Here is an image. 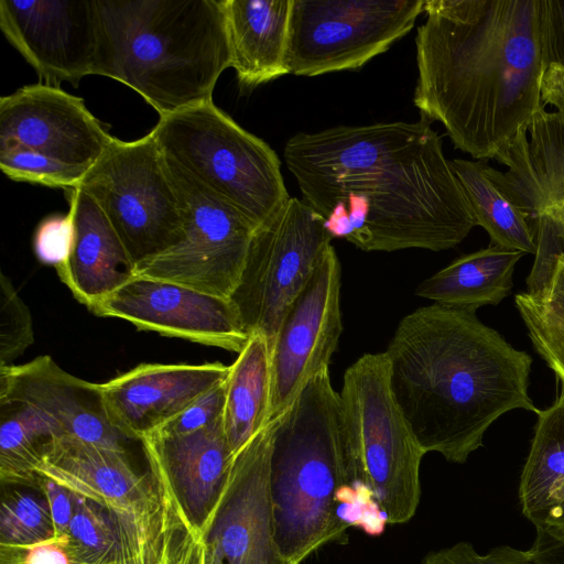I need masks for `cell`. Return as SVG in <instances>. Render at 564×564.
<instances>
[{"label":"cell","instance_id":"22","mask_svg":"<svg viewBox=\"0 0 564 564\" xmlns=\"http://www.w3.org/2000/svg\"><path fill=\"white\" fill-rule=\"evenodd\" d=\"M67 193L75 238L58 276L90 311L134 276L135 264L94 199L83 189Z\"/></svg>","mask_w":564,"mask_h":564},{"label":"cell","instance_id":"32","mask_svg":"<svg viewBox=\"0 0 564 564\" xmlns=\"http://www.w3.org/2000/svg\"><path fill=\"white\" fill-rule=\"evenodd\" d=\"M0 169L11 180L63 188H78L88 170L26 149L0 150Z\"/></svg>","mask_w":564,"mask_h":564},{"label":"cell","instance_id":"5","mask_svg":"<svg viewBox=\"0 0 564 564\" xmlns=\"http://www.w3.org/2000/svg\"><path fill=\"white\" fill-rule=\"evenodd\" d=\"M274 538L281 554L301 564L348 528L340 503L369 498L356 492L346 460L340 395L324 370L275 417L270 458Z\"/></svg>","mask_w":564,"mask_h":564},{"label":"cell","instance_id":"18","mask_svg":"<svg viewBox=\"0 0 564 564\" xmlns=\"http://www.w3.org/2000/svg\"><path fill=\"white\" fill-rule=\"evenodd\" d=\"M140 444L149 470L167 491L184 524L202 541L234 458L223 419L189 433L154 432Z\"/></svg>","mask_w":564,"mask_h":564},{"label":"cell","instance_id":"11","mask_svg":"<svg viewBox=\"0 0 564 564\" xmlns=\"http://www.w3.org/2000/svg\"><path fill=\"white\" fill-rule=\"evenodd\" d=\"M425 0H292L290 74L358 69L406 35Z\"/></svg>","mask_w":564,"mask_h":564},{"label":"cell","instance_id":"19","mask_svg":"<svg viewBox=\"0 0 564 564\" xmlns=\"http://www.w3.org/2000/svg\"><path fill=\"white\" fill-rule=\"evenodd\" d=\"M229 368L221 362L141 364L99 387L112 425L140 443L224 382Z\"/></svg>","mask_w":564,"mask_h":564},{"label":"cell","instance_id":"13","mask_svg":"<svg viewBox=\"0 0 564 564\" xmlns=\"http://www.w3.org/2000/svg\"><path fill=\"white\" fill-rule=\"evenodd\" d=\"M341 269L333 246L288 308L271 348L270 420L280 415L306 382L329 369L343 332Z\"/></svg>","mask_w":564,"mask_h":564},{"label":"cell","instance_id":"37","mask_svg":"<svg viewBox=\"0 0 564 564\" xmlns=\"http://www.w3.org/2000/svg\"><path fill=\"white\" fill-rule=\"evenodd\" d=\"M225 381L202 395L181 414L155 432L166 434L189 433L220 421L225 403Z\"/></svg>","mask_w":564,"mask_h":564},{"label":"cell","instance_id":"8","mask_svg":"<svg viewBox=\"0 0 564 564\" xmlns=\"http://www.w3.org/2000/svg\"><path fill=\"white\" fill-rule=\"evenodd\" d=\"M339 395L351 487L372 496L387 522H408L420 502L425 453L392 394L386 352L365 354L350 365Z\"/></svg>","mask_w":564,"mask_h":564},{"label":"cell","instance_id":"26","mask_svg":"<svg viewBox=\"0 0 564 564\" xmlns=\"http://www.w3.org/2000/svg\"><path fill=\"white\" fill-rule=\"evenodd\" d=\"M271 378L269 341L250 334L225 381L223 429L234 455L271 421Z\"/></svg>","mask_w":564,"mask_h":564},{"label":"cell","instance_id":"14","mask_svg":"<svg viewBox=\"0 0 564 564\" xmlns=\"http://www.w3.org/2000/svg\"><path fill=\"white\" fill-rule=\"evenodd\" d=\"M0 29L43 84L77 86L96 75L97 0H0Z\"/></svg>","mask_w":564,"mask_h":564},{"label":"cell","instance_id":"28","mask_svg":"<svg viewBox=\"0 0 564 564\" xmlns=\"http://www.w3.org/2000/svg\"><path fill=\"white\" fill-rule=\"evenodd\" d=\"M0 410L1 485L40 489L36 469L44 451L63 434L54 421L25 403L1 401Z\"/></svg>","mask_w":564,"mask_h":564},{"label":"cell","instance_id":"38","mask_svg":"<svg viewBox=\"0 0 564 564\" xmlns=\"http://www.w3.org/2000/svg\"><path fill=\"white\" fill-rule=\"evenodd\" d=\"M0 564H84L72 552L66 534L33 545L0 544Z\"/></svg>","mask_w":564,"mask_h":564},{"label":"cell","instance_id":"42","mask_svg":"<svg viewBox=\"0 0 564 564\" xmlns=\"http://www.w3.org/2000/svg\"><path fill=\"white\" fill-rule=\"evenodd\" d=\"M541 98L544 106H552L564 119V67L547 65L542 76Z\"/></svg>","mask_w":564,"mask_h":564},{"label":"cell","instance_id":"17","mask_svg":"<svg viewBox=\"0 0 564 564\" xmlns=\"http://www.w3.org/2000/svg\"><path fill=\"white\" fill-rule=\"evenodd\" d=\"M113 137L80 97L43 83L0 98V150L26 149L89 170Z\"/></svg>","mask_w":564,"mask_h":564},{"label":"cell","instance_id":"7","mask_svg":"<svg viewBox=\"0 0 564 564\" xmlns=\"http://www.w3.org/2000/svg\"><path fill=\"white\" fill-rule=\"evenodd\" d=\"M151 132L169 164L254 229L290 198L274 150L213 100L160 117Z\"/></svg>","mask_w":564,"mask_h":564},{"label":"cell","instance_id":"25","mask_svg":"<svg viewBox=\"0 0 564 564\" xmlns=\"http://www.w3.org/2000/svg\"><path fill=\"white\" fill-rule=\"evenodd\" d=\"M524 254L490 245L455 259L422 281L415 293L436 304L473 312L498 305L509 295L516 264Z\"/></svg>","mask_w":564,"mask_h":564},{"label":"cell","instance_id":"3","mask_svg":"<svg viewBox=\"0 0 564 564\" xmlns=\"http://www.w3.org/2000/svg\"><path fill=\"white\" fill-rule=\"evenodd\" d=\"M384 352L394 400L425 454L463 464L501 415L539 410L529 395L531 356L473 311L419 307Z\"/></svg>","mask_w":564,"mask_h":564},{"label":"cell","instance_id":"27","mask_svg":"<svg viewBox=\"0 0 564 564\" xmlns=\"http://www.w3.org/2000/svg\"><path fill=\"white\" fill-rule=\"evenodd\" d=\"M476 226L489 235L491 246L535 254L538 243L529 219L502 194L481 160H451Z\"/></svg>","mask_w":564,"mask_h":564},{"label":"cell","instance_id":"10","mask_svg":"<svg viewBox=\"0 0 564 564\" xmlns=\"http://www.w3.org/2000/svg\"><path fill=\"white\" fill-rule=\"evenodd\" d=\"M325 218L290 197L251 238L237 288L229 297L245 330L272 348L280 324L332 245Z\"/></svg>","mask_w":564,"mask_h":564},{"label":"cell","instance_id":"21","mask_svg":"<svg viewBox=\"0 0 564 564\" xmlns=\"http://www.w3.org/2000/svg\"><path fill=\"white\" fill-rule=\"evenodd\" d=\"M496 161L508 170L487 166L492 182L529 219L564 203V119L542 108Z\"/></svg>","mask_w":564,"mask_h":564},{"label":"cell","instance_id":"35","mask_svg":"<svg viewBox=\"0 0 564 564\" xmlns=\"http://www.w3.org/2000/svg\"><path fill=\"white\" fill-rule=\"evenodd\" d=\"M74 238L75 225L72 210L68 209L66 214H51L35 228L34 254L41 263L58 269L68 260Z\"/></svg>","mask_w":564,"mask_h":564},{"label":"cell","instance_id":"40","mask_svg":"<svg viewBox=\"0 0 564 564\" xmlns=\"http://www.w3.org/2000/svg\"><path fill=\"white\" fill-rule=\"evenodd\" d=\"M546 58L564 67V0H546Z\"/></svg>","mask_w":564,"mask_h":564},{"label":"cell","instance_id":"44","mask_svg":"<svg viewBox=\"0 0 564 564\" xmlns=\"http://www.w3.org/2000/svg\"><path fill=\"white\" fill-rule=\"evenodd\" d=\"M204 564H225L219 553L212 546L203 543Z\"/></svg>","mask_w":564,"mask_h":564},{"label":"cell","instance_id":"41","mask_svg":"<svg viewBox=\"0 0 564 564\" xmlns=\"http://www.w3.org/2000/svg\"><path fill=\"white\" fill-rule=\"evenodd\" d=\"M535 238L564 248V203L545 208L533 221Z\"/></svg>","mask_w":564,"mask_h":564},{"label":"cell","instance_id":"2","mask_svg":"<svg viewBox=\"0 0 564 564\" xmlns=\"http://www.w3.org/2000/svg\"><path fill=\"white\" fill-rule=\"evenodd\" d=\"M413 102L454 147L495 159L545 106L546 0H425Z\"/></svg>","mask_w":564,"mask_h":564},{"label":"cell","instance_id":"29","mask_svg":"<svg viewBox=\"0 0 564 564\" xmlns=\"http://www.w3.org/2000/svg\"><path fill=\"white\" fill-rule=\"evenodd\" d=\"M0 544L33 545L55 538L47 499L37 488L2 486Z\"/></svg>","mask_w":564,"mask_h":564},{"label":"cell","instance_id":"16","mask_svg":"<svg viewBox=\"0 0 564 564\" xmlns=\"http://www.w3.org/2000/svg\"><path fill=\"white\" fill-rule=\"evenodd\" d=\"M91 312L124 319L143 330L237 354L250 336L229 299L151 278L133 276Z\"/></svg>","mask_w":564,"mask_h":564},{"label":"cell","instance_id":"39","mask_svg":"<svg viewBox=\"0 0 564 564\" xmlns=\"http://www.w3.org/2000/svg\"><path fill=\"white\" fill-rule=\"evenodd\" d=\"M39 485L48 502L55 529V538H61L66 534L74 514V492L55 480L41 475Z\"/></svg>","mask_w":564,"mask_h":564},{"label":"cell","instance_id":"33","mask_svg":"<svg viewBox=\"0 0 564 564\" xmlns=\"http://www.w3.org/2000/svg\"><path fill=\"white\" fill-rule=\"evenodd\" d=\"M34 343L32 316L11 280L0 273V367L13 365Z\"/></svg>","mask_w":564,"mask_h":564},{"label":"cell","instance_id":"12","mask_svg":"<svg viewBox=\"0 0 564 564\" xmlns=\"http://www.w3.org/2000/svg\"><path fill=\"white\" fill-rule=\"evenodd\" d=\"M167 165L183 205L184 236L170 249L139 262L134 276L229 299L239 283L256 229L183 172Z\"/></svg>","mask_w":564,"mask_h":564},{"label":"cell","instance_id":"6","mask_svg":"<svg viewBox=\"0 0 564 564\" xmlns=\"http://www.w3.org/2000/svg\"><path fill=\"white\" fill-rule=\"evenodd\" d=\"M36 471L105 508L129 564H167L192 539L167 491L150 470L139 474L128 452L58 436Z\"/></svg>","mask_w":564,"mask_h":564},{"label":"cell","instance_id":"20","mask_svg":"<svg viewBox=\"0 0 564 564\" xmlns=\"http://www.w3.org/2000/svg\"><path fill=\"white\" fill-rule=\"evenodd\" d=\"M1 401L34 408L54 421L63 436L121 452L132 442L110 422L99 383L70 375L50 356L0 367Z\"/></svg>","mask_w":564,"mask_h":564},{"label":"cell","instance_id":"43","mask_svg":"<svg viewBox=\"0 0 564 564\" xmlns=\"http://www.w3.org/2000/svg\"><path fill=\"white\" fill-rule=\"evenodd\" d=\"M536 564H564V541L555 540L540 531L528 550Z\"/></svg>","mask_w":564,"mask_h":564},{"label":"cell","instance_id":"36","mask_svg":"<svg viewBox=\"0 0 564 564\" xmlns=\"http://www.w3.org/2000/svg\"><path fill=\"white\" fill-rule=\"evenodd\" d=\"M421 564H536L529 551L509 545L491 549L487 554H478L468 542L430 552Z\"/></svg>","mask_w":564,"mask_h":564},{"label":"cell","instance_id":"31","mask_svg":"<svg viewBox=\"0 0 564 564\" xmlns=\"http://www.w3.org/2000/svg\"><path fill=\"white\" fill-rule=\"evenodd\" d=\"M514 303L534 349L564 386V312L543 304L528 292L518 293Z\"/></svg>","mask_w":564,"mask_h":564},{"label":"cell","instance_id":"23","mask_svg":"<svg viewBox=\"0 0 564 564\" xmlns=\"http://www.w3.org/2000/svg\"><path fill=\"white\" fill-rule=\"evenodd\" d=\"M224 8L239 85L252 89L290 74L292 0H224Z\"/></svg>","mask_w":564,"mask_h":564},{"label":"cell","instance_id":"4","mask_svg":"<svg viewBox=\"0 0 564 564\" xmlns=\"http://www.w3.org/2000/svg\"><path fill=\"white\" fill-rule=\"evenodd\" d=\"M96 75L135 90L160 117L213 100L230 67L224 0H97Z\"/></svg>","mask_w":564,"mask_h":564},{"label":"cell","instance_id":"9","mask_svg":"<svg viewBox=\"0 0 564 564\" xmlns=\"http://www.w3.org/2000/svg\"><path fill=\"white\" fill-rule=\"evenodd\" d=\"M79 188L101 209L135 265L184 236L182 200L151 131L133 141L113 137Z\"/></svg>","mask_w":564,"mask_h":564},{"label":"cell","instance_id":"24","mask_svg":"<svg viewBox=\"0 0 564 564\" xmlns=\"http://www.w3.org/2000/svg\"><path fill=\"white\" fill-rule=\"evenodd\" d=\"M538 416L519 486L523 516L540 531L564 541V386Z\"/></svg>","mask_w":564,"mask_h":564},{"label":"cell","instance_id":"30","mask_svg":"<svg viewBox=\"0 0 564 564\" xmlns=\"http://www.w3.org/2000/svg\"><path fill=\"white\" fill-rule=\"evenodd\" d=\"M74 506L66 531L74 555L84 564H122L119 539L106 509L77 494Z\"/></svg>","mask_w":564,"mask_h":564},{"label":"cell","instance_id":"1","mask_svg":"<svg viewBox=\"0 0 564 564\" xmlns=\"http://www.w3.org/2000/svg\"><path fill=\"white\" fill-rule=\"evenodd\" d=\"M283 155L332 238L364 251L447 250L476 226L442 139L424 118L300 132Z\"/></svg>","mask_w":564,"mask_h":564},{"label":"cell","instance_id":"15","mask_svg":"<svg viewBox=\"0 0 564 564\" xmlns=\"http://www.w3.org/2000/svg\"><path fill=\"white\" fill-rule=\"evenodd\" d=\"M275 417L235 455L228 479L202 539L225 564H292L274 538L270 458Z\"/></svg>","mask_w":564,"mask_h":564},{"label":"cell","instance_id":"34","mask_svg":"<svg viewBox=\"0 0 564 564\" xmlns=\"http://www.w3.org/2000/svg\"><path fill=\"white\" fill-rule=\"evenodd\" d=\"M538 250L527 291L543 304L564 312V248L536 239Z\"/></svg>","mask_w":564,"mask_h":564}]
</instances>
